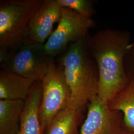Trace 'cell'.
<instances>
[{"label":"cell","instance_id":"cell-1","mask_svg":"<svg viewBox=\"0 0 134 134\" xmlns=\"http://www.w3.org/2000/svg\"><path fill=\"white\" fill-rule=\"evenodd\" d=\"M87 44L98 70L97 96L108 103L130 81L124 63L131 44L129 34L119 30H102L87 38Z\"/></svg>","mask_w":134,"mask_h":134},{"label":"cell","instance_id":"cell-2","mask_svg":"<svg viewBox=\"0 0 134 134\" xmlns=\"http://www.w3.org/2000/svg\"><path fill=\"white\" fill-rule=\"evenodd\" d=\"M87 37L70 44L61 59L71 90L68 107L82 110L98 94L99 73L87 44Z\"/></svg>","mask_w":134,"mask_h":134},{"label":"cell","instance_id":"cell-3","mask_svg":"<svg viewBox=\"0 0 134 134\" xmlns=\"http://www.w3.org/2000/svg\"><path fill=\"white\" fill-rule=\"evenodd\" d=\"M43 1H0V48L11 51L27 40L31 19Z\"/></svg>","mask_w":134,"mask_h":134},{"label":"cell","instance_id":"cell-4","mask_svg":"<svg viewBox=\"0 0 134 134\" xmlns=\"http://www.w3.org/2000/svg\"><path fill=\"white\" fill-rule=\"evenodd\" d=\"M42 81V93L39 117L42 131L48 129L54 118L67 108L71 99V90L67 83L64 67L51 58L48 71Z\"/></svg>","mask_w":134,"mask_h":134},{"label":"cell","instance_id":"cell-5","mask_svg":"<svg viewBox=\"0 0 134 134\" xmlns=\"http://www.w3.org/2000/svg\"><path fill=\"white\" fill-rule=\"evenodd\" d=\"M51 58L46 52L44 44L26 40L10 51L1 67L34 81H42L48 72Z\"/></svg>","mask_w":134,"mask_h":134},{"label":"cell","instance_id":"cell-6","mask_svg":"<svg viewBox=\"0 0 134 134\" xmlns=\"http://www.w3.org/2000/svg\"><path fill=\"white\" fill-rule=\"evenodd\" d=\"M61 17L56 29L44 44L48 56L54 58L65 52L70 43H75L87 37L94 21L66 8H62Z\"/></svg>","mask_w":134,"mask_h":134},{"label":"cell","instance_id":"cell-7","mask_svg":"<svg viewBox=\"0 0 134 134\" xmlns=\"http://www.w3.org/2000/svg\"><path fill=\"white\" fill-rule=\"evenodd\" d=\"M125 130L122 113L111 109L97 96L88 104L80 134H123Z\"/></svg>","mask_w":134,"mask_h":134},{"label":"cell","instance_id":"cell-8","mask_svg":"<svg viewBox=\"0 0 134 134\" xmlns=\"http://www.w3.org/2000/svg\"><path fill=\"white\" fill-rule=\"evenodd\" d=\"M62 7L57 0H43L29 25L27 40L44 44L61 17Z\"/></svg>","mask_w":134,"mask_h":134},{"label":"cell","instance_id":"cell-9","mask_svg":"<svg viewBox=\"0 0 134 134\" xmlns=\"http://www.w3.org/2000/svg\"><path fill=\"white\" fill-rule=\"evenodd\" d=\"M42 93V81L34 82L25 100L18 134H42L39 109Z\"/></svg>","mask_w":134,"mask_h":134},{"label":"cell","instance_id":"cell-10","mask_svg":"<svg viewBox=\"0 0 134 134\" xmlns=\"http://www.w3.org/2000/svg\"><path fill=\"white\" fill-rule=\"evenodd\" d=\"M35 81L14 72L0 70V100L25 101Z\"/></svg>","mask_w":134,"mask_h":134},{"label":"cell","instance_id":"cell-11","mask_svg":"<svg viewBox=\"0 0 134 134\" xmlns=\"http://www.w3.org/2000/svg\"><path fill=\"white\" fill-rule=\"evenodd\" d=\"M25 101L0 100V134H18Z\"/></svg>","mask_w":134,"mask_h":134},{"label":"cell","instance_id":"cell-12","mask_svg":"<svg viewBox=\"0 0 134 134\" xmlns=\"http://www.w3.org/2000/svg\"><path fill=\"white\" fill-rule=\"evenodd\" d=\"M108 104L111 109L122 113L125 130L134 131V80H130L127 86Z\"/></svg>","mask_w":134,"mask_h":134},{"label":"cell","instance_id":"cell-13","mask_svg":"<svg viewBox=\"0 0 134 134\" xmlns=\"http://www.w3.org/2000/svg\"><path fill=\"white\" fill-rule=\"evenodd\" d=\"M82 110L67 107L52 120L47 129V134H79L77 126Z\"/></svg>","mask_w":134,"mask_h":134},{"label":"cell","instance_id":"cell-14","mask_svg":"<svg viewBox=\"0 0 134 134\" xmlns=\"http://www.w3.org/2000/svg\"><path fill=\"white\" fill-rule=\"evenodd\" d=\"M62 8H66L88 18L94 14L93 2L89 0H57Z\"/></svg>","mask_w":134,"mask_h":134},{"label":"cell","instance_id":"cell-15","mask_svg":"<svg viewBox=\"0 0 134 134\" xmlns=\"http://www.w3.org/2000/svg\"><path fill=\"white\" fill-rule=\"evenodd\" d=\"M125 68L129 80H134V43L129 46L128 52L125 58Z\"/></svg>","mask_w":134,"mask_h":134},{"label":"cell","instance_id":"cell-16","mask_svg":"<svg viewBox=\"0 0 134 134\" xmlns=\"http://www.w3.org/2000/svg\"><path fill=\"white\" fill-rule=\"evenodd\" d=\"M123 134H134V131H129L125 130Z\"/></svg>","mask_w":134,"mask_h":134}]
</instances>
